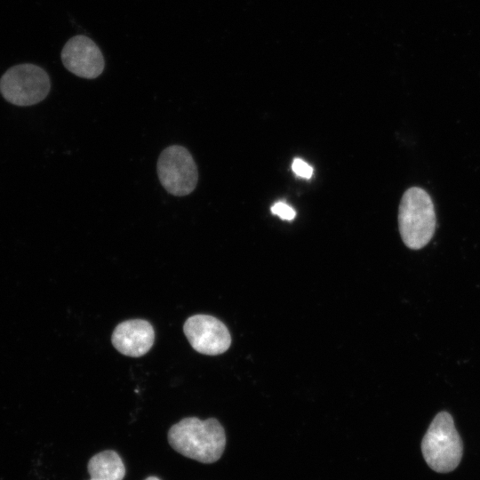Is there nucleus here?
I'll return each instance as SVG.
<instances>
[{"label": "nucleus", "mask_w": 480, "mask_h": 480, "mask_svg": "<svg viewBox=\"0 0 480 480\" xmlns=\"http://www.w3.org/2000/svg\"><path fill=\"white\" fill-rule=\"evenodd\" d=\"M91 477L122 480L125 476L124 462L117 452L106 450L93 455L87 465Z\"/></svg>", "instance_id": "nucleus-9"}, {"label": "nucleus", "mask_w": 480, "mask_h": 480, "mask_svg": "<svg viewBox=\"0 0 480 480\" xmlns=\"http://www.w3.org/2000/svg\"><path fill=\"white\" fill-rule=\"evenodd\" d=\"M292 172L300 178L310 179L313 174V168L301 158H294L292 164Z\"/></svg>", "instance_id": "nucleus-11"}, {"label": "nucleus", "mask_w": 480, "mask_h": 480, "mask_svg": "<svg viewBox=\"0 0 480 480\" xmlns=\"http://www.w3.org/2000/svg\"><path fill=\"white\" fill-rule=\"evenodd\" d=\"M183 332L191 347L204 355L222 354L231 345L228 329L212 316L197 314L189 316L183 325Z\"/></svg>", "instance_id": "nucleus-6"}, {"label": "nucleus", "mask_w": 480, "mask_h": 480, "mask_svg": "<svg viewBox=\"0 0 480 480\" xmlns=\"http://www.w3.org/2000/svg\"><path fill=\"white\" fill-rule=\"evenodd\" d=\"M421 452L428 467L436 472L448 473L458 467L463 444L449 412L443 411L435 416L422 438Z\"/></svg>", "instance_id": "nucleus-3"}, {"label": "nucleus", "mask_w": 480, "mask_h": 480, "mask_svg": "<svg viewBox=\"0 0 480 480\" xmlns=\"http://www.w3.org/2000/svg\"><path fill=\"white\" fill-rule=\"evenodd\" d=\"M156 169L160 183L171 195L184 196L196 187V162L189 151L180 145L164 148L158 157Z\"/></svg>", "instance_id": "nucleus-5"}, {"label": "nucleus", "mask_w": 480, "mask_h": 480, "mask_svg": "<svg viewBox=\"0 0 480 480\" xmlns=\"http://www.w3.org/2000/svg\"><path fill=\"white\" fill-rule=\"evenodd\" d=\"M145 480H160V479L157 478L156 476H148V477L146 478Z\"/></svg>", "instance_id": "nucleus-12"}, {"label": "nucleus", "mask_w": 480, "mask_h": 480, "mask_svg": "<svg viewBox=\"0 0 480 480\" xmlns=\"http://www.w3.org/2000/svg\"><path fill=\"white\" fill-rule=\"evenodd\" d=\"M155 331L151 324L143 319H131L116 325L111 342L121 354L140 357L149 351L154 344Z\"/></svg>", "instance_id": "nucleus-8"}, {"label": "nucleus", "mask_w": 480, "mask_h": 480, "mask_svg": "<svg viewBox=\"0 0 480 480\" xmlns=\"http://www.w3.org/2000/svg\"><path fill=\"white\" fill-rule=\"evenodd\" d=\"M89 480H107V479L91 477Z\"/></svg>", "instance_id": "nucleus-13"}, {"label": "nucleus", "mask_w": 480, "mask_h": 480, "mask_svg": "<svg viewBox=\"0 0 480 480\" xmlns=\"http://www.w3.org/2000/svg\"><path fill=\"white\" fill-rule=\"evenodd\" d=\"M398 226L404 244L410 249L423 248L433 237L436 226L434 204L421 188L412 187L403 195Z\"/></svg>", "instance_id": "nucleus-2"}, {"label": "nucleus", "mask_w": 480, "mask_h": 480, "mask_svg": "<svg viewBox=\"0 0 480 480\" xmlns=\"http://www.w3.org/2000/svg\"><path fill=\"white\" fill-rule=\"evenodd\" d=\"M170 445L181 455L202 463H213L226 446L225 430L218 420L184 418L168 431Z\"/></svg>", "instance_id": "nucleus-1"}, {"label": "nucleus", "mask_w": 480, "mask_h": 480, "mask_svg": "<svg viewBox=\"0 0 480 480\" xmlns=\"http://www.w3.org/2000/svg\"><path fill=\"white\" fill-rule=\"evenodd\" d=\"M64 67L74 75L88 79L98 77L104 69L105 61L98 45L86 36L71 37L61 51Z\"/></svg>", "instance_id": "nucleus-7"}, {"label": "nucleus", "mask_w": 480, "mask_h": 480, "mask_svg": "<svg viewBox=\"0 0 480 480\" xmlns=\"http://www.w3.org/2000/svg\"><path fill=\"white\" fill-rule=\"evenodd\" d=\"M273 214L284 220H292L296 217L295 210L284 202L279 201L271 206Z\"/></svg>", "instance_id": "nucleus-10"}, {"label": "nucleus", "mask_w": 480, "mask_h": 480, "mask_svg": "<svg viewBox=\"0 0 480 480\" xmlns=\"http://www.w3.org/2000/svg\"><path fill=\"white\" fill-rule=\"evenodd\" d=\"M51 81L46 71L31 63L10 68L0 79V92L4 99L16 106H31L46 98Z\"/></svg>", "instance_id": "nucleus-4"}]
</instances>
